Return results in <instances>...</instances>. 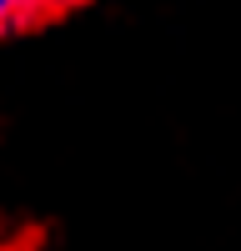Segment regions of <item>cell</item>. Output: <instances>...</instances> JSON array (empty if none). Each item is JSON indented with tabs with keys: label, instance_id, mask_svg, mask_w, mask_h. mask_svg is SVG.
Returning a JSON list of instances; mask_svg holds the SVG:
<instances>
[{
	"label": "cell",
	"instance_id": "cell-1",
	"mask_svg": "<svg viewBox=\"0 0 241 251\" xmlns=\"http://www.w3.org/2000/svg\"><path fill=\"white\" fill-rule=\"evenodd\" d=\"M50 0H0V30H15V25H25L30 15H40Z\"/></svg>",
	"mask_w": 241,
	"mask_h": 251
}]
</instances>
